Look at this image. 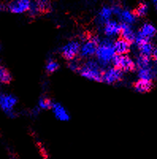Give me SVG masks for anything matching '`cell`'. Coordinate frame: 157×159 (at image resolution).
<instances>
[{
  "label": "cell",
  "mask_w": 157,
  "mask_h": 159,
  "mask_svg": "<svg viewBox=\"0 0 157 159\" xmlns=\"http://www.w3.org/2000/svg\"><path fill=\"white\" fill-rule=\"evenodd\" d=\"M95 55L100 64L102 66L109 64L113 61V58L116 56L113 42L110 39H105L100 41Z\"/></svg>",
  "instance_id": "6da1fadb"
},
{
  "label": "cell",
  "mask_w": 157,
  "mask_h": 159,
  "mask_svg": "<svg viewBox=\"0 0 157 159\" xmlns=\"http://www.w3.org/2000/svg\"><path fill=\"white\" fill-rule=\"evenodd\" d=\"M81 75L86 79L95 82H102V70L101 64L94 60H88L78 70Z\"/></svg>",
  "instance_id": "7a4b0ae2"
},
{
  "label": "cell",
  "mask_w": 157,
  "mask_h": 159,
  "mask_svg": "<svg viewBox=\"0 0 157 159\" xmlns=\"http://www.w3.org/2000/svg\"><path fill=\"white\" fill-rule=\"evenodd\" d=\"M156 32V30L152 25L146 23L140 28V30H139L138 33L136 35L135 42L136 43L137 45H139V44L145 42V41H149L150 39L155 37Z\"/></svg>",
  "instance_id": "3957f363"
},
{
  "label": "cell",
  "mask_w": 157,
  "mask_h": 159,
  "mask_svg": "<svg viewBox=\"0 0 157 159\" xmlns=\"http://www.w3.org/2000/svg\"><path fill=\"white\" fill-rule=\"evenodd\" d=\"M112 62L114 64V66L120 69L121 71H132L136 66L134 62L126 55L116 54Z\"/></svg>",
  "instance_id": "277c9868"
},
{
  "label": "cell",
  "mask_w": 157,
  "mask_h": 159,
  "mask_svg": "<svg viewBox=\"0 0 157 159\" xmlns=\"http://www.w3.org/2000/svg\"><path fill=\"white\" fill-rule=\"evenodd\" d=\"M99 42L100 41L97 37H92L87 40L82 46H80V56L83 58H88L95 55Z\"/></svg>",
  "instance_id": "5b68a950"
},
{
  "label": "cell",
  "mask_w": 157,
  "mask_h": 159,
  "mask_svg": "<svg viewBox=\"0 0 157 159\" xmlns=\"http://www.w3.org/2000/svg\"><path fill=\"white\" fill-rule=\"evenodd\" d=\"M31 3V0H14L8 4L7 8L14 14H22L29 11Z\"/></svg>",
  "instance_id": "8992f818"
},
{
  "label": "cell",
  "mask_w": 157,
  "mask_h": 159,
  "mask_svg": "<svg viewBox=\"0 0 157 159\" xmlns=\"http://www.w3.org/2000/svg\"><path fill=\"white\" fill-rule=\"evenodd\" d=\"M80 50V44L78 41H71L65 44L62 48V56L64 59L68 60H73L79 53Z\"/></svg>",
  "instance_id": "52a82bcc"
},
{
  "label": "cell",
  "mask_w": 157,
  "mask_h": 159,
  "mask_svg": "<svg viewBox=\"0 0 157 159\" xmlns=\"http://www.w3.org/2000/svg\"><path fill=\"white\" fill-rule=\"evenodd\" d=\"M17 100L14 95L6 93H0V108L7 113L11 110L17 105Z\"/></svg>",
  "instance_id": "ba28073f"
},
{
  "label": "cell",
  "mask_w": 157,
  "mask_h": 159,
  "mask_svg": "<svg viewBox=\"0 0 157 159\" xmlns=\"http://www.w3.org/2000/svg\"><path fill=\"white\" fill-rule=\"evenodd\" d=\"M122 78V71L117 67H112L102 73V82L107 84H113L119 82Z\"/></svg>",
  "instance_id": "9c48e42d"
},
{
  "label": "cell",
  "mask_w": 157,
  "mask_h": 159,
  "mask_svg": "<svg viewBox=\"0 0 157 159\" xmlns=\"http://www.w3.org/2000/svg\"><path fill=\"white\" fill-rule=\"evenodd\" d=\"M50 9L51 2L49 0H35V2H32L29 11L32 15H35L40 12H48Z\"/></svg>",
  "instance_id": "30bf717a"
},
{
  "label": "cell",
  "mask_w": 157,
  "mask_h": 159,
  "mask_svg": "<svg viewBox=\"0 0 157 159\" xmlns=\"http://www.w3.org/2000/svg\"><path fill=\"white\" fill-rule=\"evenodd\" d=\"M104 25V33L107 37H114V36L118 35L121 33V25L119 24L117 21L110 20V21L105 23Z\"/></svg>",
  "instance_id": "8fae6325"
},
{
  "label": "cell",
  "mask_w": 157,
  "mask_h": 159,
  "mask_svg": "<svg viewBox=\"0 0 157 159\" xmlns=\"http://www.w3.org/2000/svg\"><path fill=\"white\" fill-rule=\"evenodd\" d=\"M52 112L54 114L56 119L60 121H68L70 120L69 113L67 112L64 107L62 106L59 103H52Z\"/></svg>",
  "instance_id": "7c38bea8"
},
{
  "label": "cell",
  "mask_w": 157,
  "mask_h": 159,
  "mask_svg": "<svg viewBox=\"0 0 157 159\" xmlns=\"http://www.w3.org/2000/svg\"><path fill=\"white\" fill-rule=\"evenodd\" d=\"M121 34L122 38L129 41V43H133L136 38V33H134V30L131 27V25L127 23H122L121 28Z\"/></svg>",
  "instance_id": "4fadbf2b"
},
{
  "label": "cell",
  "mask_w": 157,
  "mask_h": 159,
  "mask_svg": "<svg viewBox=\"0 0 157 159\" xmlns=\"http://www.w3.org/2000/svg\"><path fill=\"white\" fill-rule=\"evenodd\" d=\"M113 48L117 55H126L130 50V43L123 38L119 39L113 44Z\"/></svg>",
  "instance_id": "5bb4252c"
},
{
  "label": "cell",
  "mask_w": 157,
  "mask_h": 159,
  "mask_svg": "<svg viewBox=\"0 0 157 159\" xmlns=\"http://www.w3.org/2000/svg\"><path fill=\"white\" fill-rule=\"evenodd\" d=\"M134 88L139 93H148L150 92L153 88V83L150 80L140 79L134 85Z\"/></svg>",
  "instance_id": "9a60e30c"
},
{
  "label": "cell",
  "mask_w": 157,
  "mask_h": 159,
  "mask_svg": "<svg viewBox=\"0 0 157 159\" xmlns=\"http://www.w3.org/2000/svg\"><path fill=\"white\" fill-rule=\"evenodd\" d=\"M113 14L112 7H104L100 11L99 15H98V21L102 24H105L108 21H110L112 15Z\"/></svg>",
  "instance_id": "2e32d148"
},
{
  "label": "cell",
  "mask_w": 157,
  "mask_h": 159,
  "mask_svg": "<svg viewBox=\"0 0 157 159\" xmlns=\"http://www.w3.org/2000/svg\"><path fill=\"white\" fill-rule=\"evenodd\" d=\"M138 47H139L140 55L147 56V57H151V56H152L154 48L150 41H145V42L141 43L138 45Z\"/></svg>",
  "instance_id": "e0dca14e"
},
{
  "label": "cell",
  "mask_w": 157,
  "mask_h": 159,
  "mask_svg": "<svg viewBox=\"0 0 157 159\" xmlns=\"http://www.w3.org/2000/svg\"><path fill=\"white\" fill-rule=\"evenodd\" d=\"M118 16L123 22L127 23V24L132 25L136 21V15L134 13H132L128 10H122Z\"/></svg>",
  "instance_id": "ac0fdd59"
},
{
  "label": "cell",
  "mask_w": 157,
  "mask_h": 159,
  "mask_svg": "<svg viewBox=\"0 0 157 159\" xmlns=\"http://www.w3.org/2000/svg\"><path fill=\"white\" fill-rule=\"evenodd\" d=\"M11 80H12V77H11V73L3 66L0 65V82L4 84H8L11 82Z\"/></svg>",
  "instance_id": "d6986e66"
},
{
  "label": "cell",
  "mask_w": 157,
  "mask_h": 159,
  "mask_svg": "<svg viewBox=\"0 0 157 159\" xmlns=\"http://www.w3.org/2000/svg\"><path fill=\"white\" fill-rule=\"evenodd\" d=\"M140 79H145V80H150L153 79V72L151 70L150 67H147V68H141L139 70L138 73Z\"/></svg>",
  "instance_id": "ffe728a7"
},
{
  "label": "cell",
  "mask_w": 157,
  "mask_h": 159,
  "mask_svg": "<svg viewBox=\"0 0 157 159\" xmlns=\"http://www.w3.org/2000/svg\"><path fill=\"white\" fill-rule=\"evenodd\" d=\"M136 66L139 67V69L150 67V57L140 55L136 60Z\"/></svg>",
  "instance_id": "44dd1931"
},
{
  "label": "cell",
  "mask_w": 157,
  "mask_h": 159,
  "mask_svg": "<svg viewBox=\"0 0 157 159\" xmlns=\"http://www.w3.org/2000/svg\"><path fill=\"white\" fill-rule=\"evenodd\" d=\"M148 11V7L145 2H140L139 5L137 6V7L135 10L134 14L136 15V17H145L147 15Z\"/></svg>",
  "instance_id": "7402d4cb"
},
{
  "label": "cell",
  "mask_w": 157,
  "mask_h": 159,
  "mask_svg": "<svg viewBox=\"0 0 157 159\" xmlns=\"http://www.w3.org/2000/svg\"><path fill=\"white\" fill-rule=\"evenodd\" d=\"M52 102L51 100L46 98H42L39 100L38 102V107L40 109H44V110H47L49 108H52Z\"/></svg>",
  "instance_id": "603a6c76"
},
{
  "label": "cell",
  "mask_w": 157,
  "mask_h": 159,
  "mask_svg": "<svg viewBox=\"0 0 157 159\" xmlns=\"http://www.w3.org/2000/svg\"><path fill=\"white\" fill-rule=\"evenodd\" d=\"M59 68V63L55 60H49L45 66V69L49 73H53Z\"/></svg>",
  "instance_id": "cb8c5ba5"
},
{
  "label": "cell",
  "mask_w": 157,
  "mask_h": 159,
  "mask_svg": "<svg viewBox=\"0 0 157 159\" xmlns=\"http://www.w3.org/2000/svg\"><path fill=\"white\" fill-rule=\"evenodd\" d=\"M69 68L72 70H74V71H77L80 69V64L78 63V61L73 60H71V62L69 63Z\"/></svg>",
  "instance_id": "d4e9b609"
},
{
  "label": "cell",
  "mask_w": 157,
  "mask_h": 159,
  "mask_svg": "<svg viewBox=\"0 0 157 159\" xmlns=\"http://www.w3.org/2000/svg\"><path fill=\"white\" fill-rule=\"evenodd\" d=\"M152 57H153L154 60L157 62V48L155 49H154L153 53H152Z\"/></svg>",
  "instance_id": "484cf974"
},
{
  "label": "cell",
  "mask_w": 157,
  "mask_h": 159,
  "mask_svg": "<svg viewBox=\"0 0 157 159\" xmlns=\"http://www.w3.org/2000/svg\"><path fill=\"white\" fill-rule=\"evenodd\" d=\"M152 1H153V3H154V5H155V8L157 9V0H152Z\"/></svg>",
  "instance_id": "4316f807"
},
{
  "label": "cell",
  "mask_w": 157,
  "mask_h": 159,
  "mask_svg": "<svg viewBox=\"0 0 157 159\" xmlns=\"http://www.w3.org/2000/svg\"><path fill=\"white\" fill-rule=\"evenodd\" d=\"M1 48H1V46H0V51H1Z\"/></svg>",
  "instance_id": "83f0119b"
}]
</instances>
